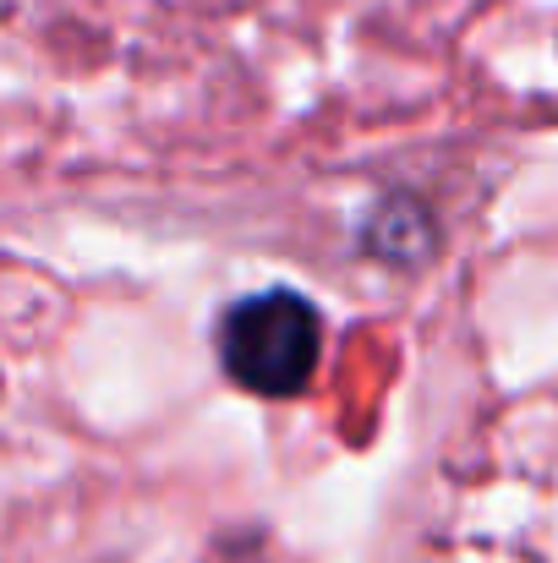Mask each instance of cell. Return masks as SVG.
I'll return each instance as SVG.
<instances>
[{"label": "cell", "instance_id": "6da1fadb", "mask_svg": "<svg viewBox=\"0 0 558 563\" xmlns=\"http://www.w3.org/2000/svg\"><path fill=\"white\" fill-rule=\"evenodd\" d=\"M214 351L236 388L263 394V399H291L318 373L324 318L296 290H263V296L236 301L219 318Z\"/></svg>", "mask_w": 558, "mask_h": 563}]
</instances>
